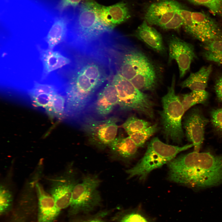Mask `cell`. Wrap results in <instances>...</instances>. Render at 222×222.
<instances>
[{
    "mask_svg": "<svg viewBox=\"0 0 222 222\" xmlns=\"http://www.w3.org/2000/svg\"><path fill=\"white\" fill-rule=\"evenodd\" d=\"M193 146L192 144L179 146L165 144L155 137L149 143L145 154L134 167L126 171L128 179L136 176L145 179L152 170L174 158L179 153Z\"/></svg>",
    "mask_w": 222,
    "mask_h": 222,
    "instance_id": "277c9868",
    "label": "cell"
},
{
    "mask_svg": "<svg viewBox=\"0 0 222 222\" xmlns=\"http://www.w3.org/2000/svg\"><path fill=\"white\" fill-rule=\"evenodd\" d=\"M56 91L55 87L52 85L36 83L31 90L30 95L32 98L42 93L54 94L56 93Z\"/></svg>",
    "mask_w": 222,
    "mask_h": 222,
    "instance_id": "836d02e7",
    "label": "cell"
},
{
    "mask_svg": "<svg viewBox=\"0 0 222 222\" xmlns=\"http://www.w3.org/2000/svg\"><path fill=\"white\" fill-rule=\"evenodd\" d=\"M39 206V222H52L60 211L51 195L46 192L41 185L36 182L35 185Z\"/></svg>",
    "mask_w": 222,
    "mask_h": 222,
    "instance_id": "ac0fdd59",
    "label": "cell"
},
{
    "mask_svg": "<svg viewBox=\"0 0 222 222\" xmlns=\"http://www.w3.org/2000/svg\"><path fill=\"white\" fill-rule=\"evenodd\" d=\"M156 72L153 65L139 72L130 80L137 88L143 92L153 90L157 84Z\"/></svg>",
    "mask_w": 222,
    "mask_h": 222,
    "instance_id": "603a6c76",
    "label": "cell"
},
{
    "mask_svg": "<svg viewBox=\"0 0 222 222\" xmlns=\"http://www.w3.org/2000/svg\"><path fill=\"white\" fill-rule=\"evenodd\" d=\"M152 65L143 53L136 50L131 51L123 56L117 72L130 80L138 73Z\"/></svg>",
    "mask_w": 222,
    "mask_h": 222,
    "instance_id": "9a60e30c",
    "label": "cell"
},
{
    "mask_svg": "<svg viewBox=\"0 0 222 222\" xmlns=\"http://www.w3.org/2000/svg\"><path fill=\"white\" fill-rule=\"evenodd\" d=\"M74 10L70 8L60 12L55 20L45 38L48 49L53 50L65 40L72 24Z\"/></svg>",
    "mask_w": 222,
    "mask_h": 222,
    "instance_id": "2e32d148",
    "label": "cell"
},
{
    "mask_svg": "<svg viewBox=\"0 0 222 222\" xmlns=\"http://www.w3.org/2000/svg\"><path fill=\"white\" fill-rule=\"evenodd\" d=\"M40 58L43 65L44 77L53 71L69 65L71 62L69 58L59 52L48 48L41 51Z\"/></svg>",
    "mask_w": 222,
    "mask_h": 222,
    "instance_id": "44dd1931",
    "label": "cell"
},
{
    "mask_svg": "<svg viewBox=\"0 0 222 222\" xmlns=\"http://www.w3.org/2000/svg\"><path fill=\"white\" fill-rule=\"evenodd\" d=\"M209 96V93L205 90L191 91L184 94L181 102L185 112L196 104H205Z\"/></svg>",
    "mask_w": 222,
    "mask_h": 222,
    "instance_id": "484cf974",
    "label": "cell"
},
{
    "mask_svg": "<svg viewBox=\"0 0 222 222\" xmlns=\"http://www.w3.org/2000/svg\"><path fill=\"white\" fill-rule=\"evenodd\" d=\"M119 222H158L148 215L141 206L125 211L121 216Z\"/></svg>",
    "mask_w": 222,
    "mask_h": 222,
    "instance_id": "d4e9b609",
    "label": "cell"
},
{
    "mask_svg": "<svg viewBox=\"0 0 222 222\" xmlns=\"http://www.w3.org/2000/svg\"><path fill=\"white\" fill-rule=\"evenodd\" d=\"M65 99L57 92L53 95L51 112L49 115L50 118L56 117L59 119L62 118L64 113Z\"/></svg>",
    "mask_w": 222,
    "mask_h": 222,
    "instance_id": "f546056e",
    "label": "cell"
},
{
    "mask_svg": "<svg viewBox=\"0 0 222 222\" xmlns=\"http://www.w3.org/2000/svg\"><path fill=\"white\" fill-rule=\"evenodd\" d=\"M134 35L155 51L160 53L165 52L161 34L155 29L148 25L145 20L138 27Z\"/></svg>",
    "mask_w": 222,
    "mask_h": 222,
    "instance_id": "ffe728a7",
    "label": "cell"
},
{
    "mask_svg": "<svg viewBox=\"0 0 222 222\" xmlns=\"http://www.w3.org/2000/svg\"><path fill=\"white\" fill-rule=\"evenodd\" d=\"M118 121L115 116L100 120L88 117L84 120L82 127L89 143L102 149L109 147L116 138Z\"/></svg>",
    "mask_w": 222,
    "mask_h": 222,
    "instance_id": "ba28073f",
    "label": "cell"
},
{
    "mask_svg": "<svg viewBox=\"0 0 222 222\" xmlns=\"http://www.w3.org/2000/svg\"><path fill=\"white\" fill-rule=\"evenodd\" d=\"M151 125L150 122L138 118L134 116L129 117L122 125L129 136L142 130Z\"/></svg>",
    "mask_w": 222,
    "mask_h": 222,
    "instance_id": "4316f807",
    "label": "cell"
},
{
    "mask_svg": "<svg viewBox=\"0 0 222 222\" xmlns=\"http://www.w3.org/2000/svg\"><path fill=\"white\" fill-rule=\"evenodd\" d=\"M214 89L217 100L222 103V74L216 79Z\"/></svg>",
    "mask_w": 222,
    "mask_h": 222,
    "instance_id": "74e56055",
    "label": "cell"
},
{
    "mask_svg": "<svg viewBox=\"0 0 222 222\" xmlns=\"http://www.w3.org/2000/svg\"><path fill=\"white\" fill-rule=\"evenodd\" d=\"M72 165L62 175L50 179V192L60 210L70 206L73 189L78 183Z\"/></svg>",
    "mask_w": 222,
    "mask_h": 222,
    "instance_id": "9c48e42d",
    "label": "cell"
},
{
    "mask_svg": "<svg viewBox=\"0 0 222 222\" xmlns=\"http://www.w3.org/2000/svg\"><path fill=\"white\" fill-rule=\"evenodd\" d=\"M190 2L207 8L222 21V0H187Z\"/></svg>",
    "mask_w": 222,
    "mask_h": 222,
    "instance_id": "83f0119b",
    "label": "cell"
},
{
    "mask_svg": "<svg viewBox=\"0 0 222 222\" xmlns=\"http://www.w3.org/2000/svg\"><path fill=\"white\" fill-rule=\"evenodd\" d=\"M168 179L199 189L222 183V155L194 151L168 163Z\"/></svg>",
    "mask_w": 222,
    "mask_h": 222,
    "instance_id": "6da1fadb",
    "label": "cell"
},
{
    "mask_svg": "<svg viewBox=\"0 0 222 222\" xmlns=\"http://www.w3.org/2000/svg\"><path fill=\"white\" fill-rule=\"evenodd\" d=\"M175 77H172L171 85L162 98V109L160 111L163 134L167 141L179 144L184 134L182 119L185 112L179 97L175 92Z\"/></svg>",
    "mask_w": 222,
    "mask_h": 222,
    "instance_id": "5b68a950",
    "label": "cell"
},
{
    "mask_svg": "<svg viewBox=\"0 0 222 222\" xmlns=\"http://www.w3.org/2000/svg\"><path fill=\"white\" fill-rule=\"evenodd\" d=\"M169 61L175 60L179 68V77L182 78L190 68L192 61L196 58L194 47L178 37L172 35L168 41Z\"/></svg>",
    "mask_w": 222,
    "mask_h": 222,
    "instance_id": "8fae6325",
    "label": "cell"
},
{
    "mask_svg": "<svg viewBox=\"0 0 222 222\" xmlns=\"http://www.w3.org/2000/svg\"><path fill=\"white\" fill-rule=\"evenodd\" d=\"M182 6L173 0H162L151 3L147 8L145 20L149 24L162 27Z\"/></svg>",
    "mask_w": 222,
    "mask_h": 222,
    "instance_id": "5bb4252c",
    "label": "cell"
},
{
    "mask_svg": "<svg viewBox=\"0 0 222 222\" xmlns=\"http://www.w3.org/2000/svg\"><path fill=\"white\" fill-rule=\"evenodd\" d=\"M208 122L201 109L196 107L188 111L183 117V127L187 139L193 145L194 151L199 152L201 148Z\"/></svg>",
    "mask_w": 222,
    "mask_h": 222,
    "instance_id": "30bf717a",
    "label": "cell"
},
{
    "mask_svg": "<svg viewBox=\"0 0 222 222\" xmlns=\"http://www.w3.org/2000/svg\"><path fill=\"white\" fill-rule=\"evenodd\" d=\"M117 105V93L111 82H108L97 93L92 108L96 115L104 117L110 114Z\"/></svg>",
    "mask_w": 222,
    "mask_h": 222,
    "instance_id": "e0dca14e",
    "label": "cell"
},
{
    "mask_svg": "<svg viewBox=\"0 0 222 222\" xmlns=\"http://www.w3.org/2000/svg\"><path fill=\"white\" fill-rule=\"evenodd\" d=\"M88 222H104L103 221L99 219H94L88 221Z\"/></svg>",
    "mask_w": 222,
    "mask_h": 222,
    "instance_id": "f35d334b",
    "label": "cell"
},
{
    "mask_svg": "<svg viewBox=\"0 0 222 222\" xmlns=\"http://www.w3.org/2000/svg\"><path fill=\"white\" fill-rule=\"evenodd\" d=\"M110 154L115 160L126 161L133 158L137 153L138 146L129 136L117 137L109 146Z\"/></svg>",
    "mask_w": 222,
    "mask_h": 222,
    "instance_id": "d6986e66",
    "label": "cell"
},
{
    "mask_svg": "<svg viewBox=\"0 0 222 222\" xmlns=\"http://www.w3.org/2000/svg\"><path fill=\"white\" fill-rule=\"evenodd\" d=\"M54 94L46 93L38 94L31 98L33 104L35 106L44 108L47 114L49 115L51 112L52 99Z\"/></svg>",
    "mask_w": 222,
    "mask_h": 222,
    "instance_id": "4dcf8cb0",
    "label": "cell"
},
{
    "mask_svg": "<svg viewBox=\"0 0 222 222\" xmlns=\"http://www.w3.org/2000/svg\"><path fill=\"white\" fill-rule=\"evenodd\" d=\"M180 9L177 10L170 20L162 27L163 29L176 30L183 26V20L179 12Z\"/></svg>",
    "mask_w": 222,
    "mask_h": 222,
    "instance_id": "d590c367",
    "label": "cell"
},
{
    "mask_svg": "<svg viewBox=\"0 0 222 222\" xmlns=\"http://www.w3.org/2000/svg\"><path fill=\"white\" fill-rule=\"evenodd\" d=\"M118 97V105L125 110H134L153 119L154 103L151 96L139 90L117 72L112 81Z\"/></svg>",
    "mask_w": 222,
    "mask_h": 222,
    "instance_id": "8992f818",
    "label": "cell"
},
{
    "mask_svg": "<svg viewBox=\"0 0 222 222\" xmlns=\"http://www.w3.org/2000/svg\"><path fill=\"white\" fill-rule=\"evenodd\" d=\"M12 193L10 188L4 183L1 184L0 189V210L3 212L9 207L12 201Z\"/></svg>",
    "mask_w": 222,
    "mask_h": 222,
    "instance_id": "1f68e13d",
    "label": "cell"
},
{
    "mask_svg": "<svg viewBox=\"0 0 222 222\" xmlns=\"http://www.w3.org/2000/svg\"><path fill=\"white\" fill-rule=\"evenodd\" d=\"M66 92L67 111L77 117L91 102L108 75L103 67L94 61L83 60L76 64Z\"/></svg>",
    "mask_w": 222,
    "mask_h": 222,
    "instance_id": "3957f363",
    "label": "cell"
},
{
    "mask_svg": "<svg viewBox=\"0 0 222 222\" xmlns=\"http://www.w3.org/2000/svg\"><path fill=\"white\" fill-rule=\"evenodd\" d=\"M202 44L203 57L207 60L222 64V39H213Z\"/></svg>",
    "mask_w": 222,
    "mask_h": 222,
    "instance_id": "cb8c5ba5",
    "label": "cell"
},
{
    "mask_svg": "<svg viewBox=\"0 0 222 222\" xmlns=\"http://www.w3.org/2000/svg\"><path fill=\"white\" fill-rule=\"evenodd\" d=\"M210 115L213 128L217 134L222 137V108L212 109Z\"/></svg>",
    "mask_w": 222,
    "mask_h": 222,
    "instance_id": "d6a6232c",
    "label": "cell"
},
{
    "mask_svg": "<svg viewBox=\"0 0 222 222\" xmlns=\"http://www.w3.org/2000/svg\"><path fill=\"white\" fill-rule=\"evenodd\" d=\"M158 129L157 124H155L129 136L134 141L138 147H141L150 137L157 132Z\"/></svg>",
    "mask_w": 222,
    "mask_h": 222,
    "instance_id": "f1b7e54d",
    "label": "cell"
},
{
    "mask_svg": "<svg viewBox=\"0 0 222 222\" xmlns=\"http://www.w3.org/2000/svg\"><path fill=\"white\" fill-rule=\"evenodd\" d=\"M84 2L94 10L104 24L113 29L130 16L128 6L123 2L109 6L101 5L94 0H85Z\"/></svg>",
    "mask_w": 222,
    "mask_h": 222,
    "instance_id": "4fadbf2b",
    "label": "cell"
},
{
    "mask_svg": "<svg viewBox=\"0 0 222 222\" xmlns=\"http://www.w3.org/2000/svg\"><path fill=\"white\" fill-rule=\"evenodd\" d=\"M71 29L77 53L97 60H104L105 51L112 43L113 29L104 24L84 2L74 10Z\"/></svg>",
    "mask_w": 222,
    "mask_h": 222,
    "instance_id": "7a4b0ae2",
    "label": "cell"
},
{
    "mask_svg": "<svg viewBox=\"0 0 222 222\" xmlns=\"http://www.w3.org/2000/svg\"><path fill=\"white\" fill-rule=\"evenodd\" d=\"M193 38L202 42L215 39H222V28L207 13L191 11Z\"/></svg>",
    "mask_w": 222,
    "mask_h": 222,
    "instance_id": "7c38bea8",
    "label": "cell"
},
{
    "mask_svg": "<svg viewBox=\"0 0 222 222\" xmlns=\"http://www.w3.org/2000/svg\"><path fill=\"white\" fill-rule=\"evenodd\" d=\"M101 183L97 175H84L81 182L75 185L72 191L70 205L72 215L88 213L100 204L101 197L98 188Z\"/></svg>",
    "mask_w": 222,
    "mask_h": 222,
    "instance_id": "52a82bcc",
    "label": "cell"
},
{
    "mask_svg": "<svg viewBox=\"0 0 222 222\" xmlns=\"http://www.w3.org/2000/svg\"><path fill=\"white\" fill-rule=\"evenodd\" d=\"M179 12L183 20V26L185 31L193 37L194 32L191 11L185 9L182 7L179 10Z\"/></svg>",
    "mask_w": 222,
    "mask_h": 222,
    "instance_id": "e575fe53",
    "label": "cell"
},
{
    "mask_svg": "<svg viewBox=\"0 0 222 222\" xmlns=\"http://www.w3.org/2000/svg\"><path fill=\"white\" fill-rule=\"evenodd\" d=\"M212 71L211 65L202 67L198 71L191 73L180 84V86L183 88H187L191 91L205 90Z\"/></svg>",
    "mask_w": 222,
    "mask_h": 222,
    "instance_id": "7402d4cb",
    "label": "cell"
},
{
    "mask_svg": "<svg viewBox=\"0 0 222 222\" xmlns=\"http://www.w3.org/2000/svg\"><path fill=\"white\" fill-rule=\"evenodd\" d=\"M83 0H60L56 7V9L62 12L68 9L75 8Z\"/></svg>",
    "mask_w": 222,
    "mask_h": 222,
    "instance_id": "8d00e7d4",
    "label": "cell"
}]
</instances>
